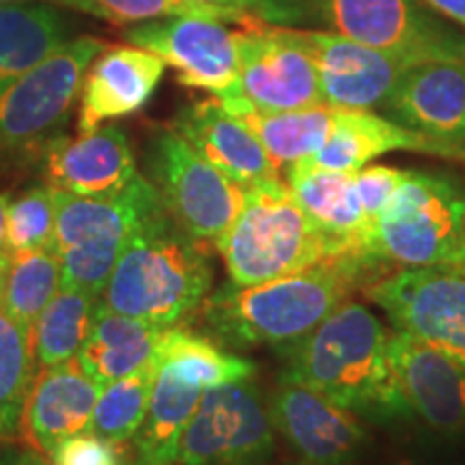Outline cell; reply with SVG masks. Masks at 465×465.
Wrapping results in <instances>:
<instances>
[{
    "label": "cell",
    "instance_id": "obj_3",
    "mask_svg": "<svg viewBox=\"0 0 465 465\" xmlns=\"http://www.w3.org/2000/svg\"><path fill=\"white\" fill-rule=\"evenodd\" d=\"M207 243L196 242L168 213L144 223L116 261L102 304L121 315L173 328L196 312L213 284Z\"/></svg>",
    "mask_w": 465,
    "mask_h": 465
},
{
    "label": "cell",
    "instance_id": "obj_33",
    "mask_svg": "<svg viewBox=\"0 0 465 465\" xmlns=\"http://www.w3.org/2000/svg\"><path fill=\"white\" fill-rule=\"evenodd\" d=\"M75 11H83L93 17H100L110 25H138V22L160 20V17L194 15L216 17L223 22L243 25L252 14H235V11L207 7V5L192 3V0H61Z\"/></svg>",
    "mask_w": 465,
    "mask_h": 465
},
{
    "label": "cell",
    "instance_id": "obj_17",
    "mask_svg": "<svg viewBox=\"0 0 465 465\" xmlns=\"http://www.w3.org/2000/svg\"><path fill=\"white\" fill-rule=\"evenodd\" d=\"M315 58L323 104L334 110H375L410 65L388 52L341 35L302 28Z\"/></svg>",
    "mask_w": 465,
    "mask_h": 465
},
{
    "label": "cell",
    "instance_id": "obj_38",
    "mask_svg": "<svg viewBox=\"0 0 465 465\" xmlns=\"http://www.w3.org/2000/svg\"><path fill=\"white\" fill-rule=\"evenodd\" d=\"M192 3L207 5V7L235 11V14H252L259 17V11L263 7L265 0H192Z\"/></svg>",
    "mask_w": 465,
    "mask_h": 465
},
{
    "label": "cell",
    "instance_id": "obj_10",
    "mask_svg": "<svg viewBox=\"0 0 465 465\" xmlns=\"http://www.w3.org/2000/svg\"><path fill=\"white\" fill-rule=\"evenodd\" d=\"M364 293L386 312L394 332L465 366V270L405 267L369 284Z\"/></svg>",
    "mask_w": 465,
    "mask_h": 465
},
{
    "label": "cell",
    "instance_id": "obj_41",
    "mask_svg": "<svg viewBox=\"0 0 465 465\" xmlns=\"http://www.w3.org/2000/svg\"><path fill=\"white\" fill-rule=\"evenodd\" d=\"M20 465H50V463L48 459L39 455V452L26 450V452H20Z\"/></svg>",
    "mask_w": 465,
    "mask_h": 465
},
{
    "label": "cell",
    "instance_id": "obj_18",
    "mask_svg": "<svg viewBox=\"0 0 465 465\" xmlns=\"http://www.w3.org/2000/svg\"><path fill=\"white\" fill-rule=\"evenodd\" d=\"M100 392V383L84 373L75 358L54 366H37L20 435L31 441V450L50 459L61 441L91 431Z\"/></svg>",
    "mask_w": 465,
    "mask_h": 465
},
{
    "label": "cell",
    "instance_id": "obj_39",
    "mask_svg": "<svg viewBox=\"0 0 465 465\" xmlns=\"http://www.w3.org/2000/svg\"><path fill=\"white\" fill-rule=\"evenodd\" d=\"M7 196L0 194V250H7Z\"/></svg>",
    "mask_w": 465,
    "mask_h": 465
},
{
    "label": "cell",
    "instance_id": "obj_30",
    "mask_svg": "<svg viewBox=\"0 0 465 465\" xmlns=\"http://www.w3.org/2000/svg\"><path fill=\"white\" fill-rule=\"evenodd\" d=\"M63 287L61 261L52 248L11 252L5 278L3 308L15 322L33 328L42 311Z\"/></svg>",
    "mask_w": 465,
    "mask_h": 465
},
{
    "label": "cell",
    "instance_id": "obj_36",
    "mask_svg": "<svg viewBox=\"0 0 465 465\" xmlns=\"http://www.w3.org/2000/svg\"><path fill=\"white\" fill-rule=\"evenodd\" d=\"M50 465H121L119 446L95 431L72 435L56 446Z\"/></svg>",
    "mask_w": 465,
    "mask_h": 465
},
{
    "label": "cell",
    "instance_id": "obj_16",
    "mask_svg": "<svg viewBox=\"0 0 465 465\" xmlns=\"http://www.w3.org/2000/svg\"><path fill=\"white\" fill-rule=\"evenodd\" d=\"M44 183L75 196L106 199L124 192L138 177L125 132L116 125L89 134L52 138L39 153Z\"/></svg>",
    "mask_w": 465,
    "mask_h": 465
},
{
    "label": "cell",
    "instance_id": "obj_27",
    "mask_svg": "<svg viewBox=\"0 0 465 465\" xmlns=\"http://www.w3.org/2000/svg\"><path fill=\"white\" fill-rule=\"evenodd\" d=\"M69 42L65 17L45 3H0V91Z\"/></svg>",
    "mask_w": 465,
    "mask_h": 465
},
{
    "label": "cell",
    "instance_id": "obj_19",
    "mask_svg": "<svg viewBox=\"0 0 465 465\" xmlns=\"http://www.w3.org/2000/svg\"><path fill=\"white\" fill-rule=\"evenodd\" d=\"M381 116L424 136L465 144V65L410 67L381 104Z\"/></svg>",
    "mask_w": 465,
    "mask_h": 465
},
{
    "label": "cell",
    "instance_id": "obj_29",
    "mask_svg": "<svg viewBox=\"0 0 465 465\" xmlns=\"http://www.w3.org/2000/svg\"><path fill=\"white\" fill-rule=\"evenodd\" d=\"M158 360L199 381L201 386H205V391L224 386V383L250 380L254 375V362L237 353L224 351L207 334L188 332L182 325H173L166 330Z\"/></svg>",
    "mask_w": 465,
    "mask_h": 465
},
{
    "label": "cell",
    "instance_id": "obj_20",
    "mask_svg": "<svg viewBox=\"0 0 465 465\" xmlns=\"http://www.w3.org/2000/svg\"><path fill=\"white\" fill-rule=\"evenodd\" d=\"M164 69L166 63L158 54L138 45H106L84 75L78 134H89L104 121L124 119L147 106Z\"/></svg>",
    "mask_w": 465,
    "mask_h": 465
},
{
    "label": "cell",
    "instance_id": "obj_5",
    "mask_svg": "<svg viewBox=\"0 0 465 465\" xmlns=\"http://www.w3.org/2000/svg\"><path fill=\"white\" fill-rule=\"evenodd\" d=\"M213 246L229 282L240 287L298 274L339 257L282 177L248 185L240 213Z\"/></svg>",
    "mask_w": 465,
    "mask_h": 465
},
{
    "label": "cell",
    "instance_id": "obj_40",
    "mask_svg": "<svg viewBox=\"0 0 465 465\" xmlns=\"http://www.w3.org/2000/svg\"><path fill=\"white\" fill-rule=\"evenodd\" d=\"M7 270H9V252L7 250H0V304H3L5 278H7Z\"/></svg>",
    "mask_w": 465,
    "mask_h": 465
},
{
    "label": "cell",
    "instance_id": "obj_22",
    "mask_svg": "<svg viewBox=\"0 0 465 465\" xmlns=\"http://www.w3.org/2000/svg\"><path fill=\"white\" fill-rule=\"evenodd\" d=\"M391 151H416L465 162V144L444 143L394 124L373 110H334V127L323 147L311 155L312 164L328 171L358 173Z\"/></svg>",
    "mask_w": 465,
    "mask_h": 465
},
{
    "label": "cell",
    "instance_id": "obj_24",
    "mask_svg": "<svg viewBox=\"0 0 465 465\" xmlns=\"http://www.w3.org/2000/svg\"><path fill=\"white\" fill-rule=\"evenodd\" d=\"M168 328L134 319L97 306L89 339L78 353V364L100 386H108L158 360V351Z\"/></svg>",
    "mask_w": 465,
    "mask_h": 465
},
{
    "label": "cell",
    "instance_id": "obj_15",
    "mask_svg": "<svg viewBox=\"0 0 465 465\" xmlns=\"http://www.w3.org/2000/svg\"><path fill=\"white\" fill-rule=\"evenodd\" d=\"M388 349L411 422L435 440L465 441V366L394 330Z\"/></svg>",
    "mask_w": 465,
    "mask_h": 465
},
{
    "label": "cell",
    "instance_id": "obj_26",
    "mask_svg": "<svg viewBox=\"0 0 465 465\" xmlns=\"http://www.w3.org/2000/svg\"><path fill=\"white\" fill-rule=\"evenodd\" d=\"M220 102L252 130L281 174L295 162L315 155L334 127V108H330L328 104L272 113V110L250 106L237 97H224Z\"/></svg>",
    "mask_w": 465,
    "mask_h": 465
},
{
    "label": "cell",
    "instance_id": "obj_2",
    "mask_svg": "<svg viewBox=\"0 0 465 465\" xmlns=\"http://www.w3.org/2000/svg\"><path fill=\"white\" fill-rule=\"evenodd\" d=\"M391 334L364 304L342 302L306 339L282 351L281 380L325 394L366 424L411 422L392 369Z\"/></svg>",
    "mask_w": 465,
    "mask_h": 465
},
{
    "label": "cell",
    "instance_id": "obj_32",
    "mask_svg": "<svg viewBox=\"0 0 465 465\" xmlns=\"http://www.w3.org/2000/svg\"><path fill=\"white\" fill-rule=\"evenodd\" d=\"M155 373H158V360L104 386L93 411L91 431L116 446L134 440L147 416Z\"/></svg>",
    "mask_w": 465,
    "mask_h": 465
},
{
    "label": "cell",
    "instance_id": "obj_9",
    "mask_svg": "<svg viewBox=\"0 0 465 465\" xmlns=\"http://www.w3.org/2000/svg\"><path fill=\"white\" fill-rule=\"evenodd\" d=\"M144 166L168 216L196 242L216 243L246 199V188L209 164L174 127L151 134Z\"/></svg>",
    "mask_w": 465,
    "mask_h": 465
},
{
    "label": "cell",
    "instance_id": "obj_37",
    "mask_svg": "<svg viewBox=\"0 0 465 465\" xmlns=\"http://www.w3.org/2000/svg\"><path fill=\"white\" fill-rule=\"evenodd\" d=\"M429 9L444 17V20L452 22L465 28V0H420Z\"/></svg>",
    "mask_w": 465,
    "mask_h": 465
},
{
    "label": "cell",
    "instance_id": "obj_47",
    "mask_svg": "<svg viewBox=\"0 0 465 465\" xmlns=\"http://www.w3.org/2000/svg\"><path fill=\"white\" fill-rule=\"evenodd\" d=\"M54 3H61V0H54Z\"/></svg>",
    "mask_w": 465,
    "mask_h": 465
},
{
    "label": "cell",
    "instance_id": "obj_31",
    "mask_svg": "<svg viewBox=\"0 0 465 465\" xmlns=\"http://www.w3.org/2000/svg\"><path fill=\"white\" fill-rule=\"evenodd\" d=\"M37 373L31 328L0 308V438L20 435L22 414Z\"/></svg>",
    "mask_w": 465,
    "mask_h": 465
},
{
    "label": "cell",
    "instance_id": "obj_14",
    "mask_svg": "<svg viewBox=\"0 0 465 465\" xmlns=\"http://www.w3.org/2000/svg\"><path fill=\"white\" fill-rule=\"evenodd\" d=\"M267 411L274 431L304 465H356L373 441L362 418L302 383L281 380Z\"/></svg>",
    "mask_w": 465,
    "mask_h": 465
},
{
    "label": "cell",
    "instance_id": "obj_25",
    "mask_svg": "<svg viewBox=\"0 0 465 465\" xmlns=\"http://www.w3.org/2000/svg\"><path fill=\"white\" fill-rule=\"evenodd\" d=\"M203 392L205 386L158 360L147 416L132 440V465H177L179 444L201 403Z\"/></svg>",
    "mask_w": 465,
    "mask_h": 465
},
{
    "label": "cell",
    "instance_id": "obj_4",
    "mask_svg": "<svg viewBox=\"0 0 465 465\" xmlns=\"http://www.w3.org/2000/svg\"><path fill=\"white\" fill-rule=\"evenodd\" d=\"M261 20L341 35L407 65L463 63L465 33L420 0H265Z\"/></svg>",
    "mask_w": 465,
    "mask_h": 465
},
{
    "label": "cell",
    "instance_id": "obj_46",
    "mask_svg": "<svg viewBox=\"0 0 465 465\" xmlns=\"http://www.w3.org/2000/svg\"><path fill=\"white\" fill-rule=\"evenodd\" d=\"M0 3H7V0H0Z\"/></svg>",
    "mask_w": 465,
    "mask_h": 465
},
{
    "label": "cell",
    "instance_id": "obj_6",
    "mask_svg": "<svg viewBox=\"0 0 465 465\" xmlns=\"http://www.w3.org/2000/svg\"><path fill=\"white\" fill-rule=\"evenodd\" d=\"M56 226L52 250L61 261L63 287L102 298L125 242L166 209L153 183L138 174L124 192L106 199L56 190Z\"/></svg>",
    "mask_w": 465,
    "mask_h": 465
},
{
    "label": "cell",
    "instance_id": "obj_13",
    "mask_svg": "<svg viewBox=\"0 0 465 465\" xmlns=\"http://www.w3.org/2000/svg\"><path fill=\"white\" fill-rule=\"evenodd\" d=\"M132 45L158 54L177 72L179 84L212 93L235 95L240 84L237 33L216 17L174 15L144 22L125 31Z\"/></svg>",
    "mask_w": 465,
    "mask_h": 465
},
{
    "label": "cell",
    "instance_id": "obj_8",
    "mask_svg": "<svg viewBox=\"0 0 465 465\" xmlns=\"http://www.w3.org/2000/svg\"><path fill=\"white\" fill-rule=\"evenodd\" d=\"M106 48L97 37H75L0 91V160L42 153L61 136L84 75Z\"/></svg>",
    "mask_w": 465,
    "mask_h": 465
},
{
    "label": "cell",
    "instance_id": "obj_12",
    "mask_svg": "<svg viewBox=\"0 0 465 465\" xmlns=\"http://www.w3.org/2000/svg\"><path fill=\"white\" fill-rule=\"evenodd\" d=\"M240 26V84L231 97L272 113L322 106L315 58L302 28L270 25L257 15Z\"/></svg>",
    "mask_w": 465,
    "mask_h": 465
},
{
    "label": "cell",
    "instance_id": "obj_1",
    "mask_svg": "<svg viewBox=\"0 0 465 465\" xmlns=\"http://www.w3.org/2000/svg\"><path fill=\"white\" fill-rule=\"evenodd\" d=\"M388 270L369 254H342L276 281L250 287L226 282L199 308L203 325L218 345H265L282 353L306 339L353 291L388 276Z\"/></svg>",
    "mask_w": 465,
    "mask_h": 465
},
{
    "label": "cell",
    "instance_id": "obj_23",
    "mask_svg": "<svg viewBox=\"0 0 465 465\" xmlns=\"http://www.w3.org/2000/svg\"><path fill=\"white\" fill-rule=\"evenodd\" d=\"M282 179L306 216L332 242L339 257L366 254L364 240L369 224L358 199L356 173L328 171L306 158L289 166Z\"/></svg>",
    "mask_w": 465,
    "mask_h": 465
},
{
    "label": "cell",
    "instance_id": "obj_45",
    "mask_svg": "<svg viewBox=\"0 0 465 465\" xmlns=\"http://www.w3.org/2000/svg\"><path fill=\"white\" fill-rule=\"evenodd\" d=\"M282 465H304V463H300V461H287V463H282Z\"/></svg>",
    "mask_w": 465,
    "mask_h": 465
},
{
    "label": "cell",
    "instance_id": "obj_28",
    "mask_svg": "<svg viewBox=\"0 0 465 465\" xmlns=\"http://www.w3.org/2000/svg\"><path fill=\"white\" fill-rule=\"evenodd\" d=\"M100 298L86 291L61 287L31 328L37 366H54L78 358L95 322Z\"/></svg>",
    "mask_w": 465,
    "mask_h": 465
},
{
    "label": "cell",
    "instance_id": "obj_44",
    "mask_svg": "<svg viewBox=\"0 0 465 465\" xmlns=\"http://www.w3.org/2000/svg\"><path fill=\"white\" fill-rule=\"evenodd\" d=\"M383 465H441V463H429V461H414V459H407V461H392Z\"/></svg>",
    "mask_w": 465,
    "mask_h": 465
},
{
    "label": "cell",
    "instance_id": "obj_42",
    "mask_svg": "<svg viewBox=\"0 0 465 465\" xmlns=\"http://www.w3.org/2000/svg\"><path fill=\"white\" fill-rule=\"evenodd\" d=\"M450 265L459 267V270H465V223H463V229H461V240H459L455 259H452Z\"/></svg>",
    "mask_w": 465,
    "mask_h": 465
},
{
    "label": "cell",
    "instance_id": "obj_43",
    "mask_svg": "<svg viewBox=\"0 0 465 465\" xmlns=\"http://www.w3.org/2000/svg\"><path fill=\"white\" fill-rule=\"evenodd\" d=\"M0 465H20V452H7V455H0Z\"/></svg>",
    "mask_w": 465,
    "mask_h": 465
},
{
    "label": "cell",
    "instance_id": "obj_34",
    "mask_svg": "<svg viewBox=\"0 0 465 465\" xmlns=\"http://www.w3.org/2000/svg\"><path fill=\"white\" fill-rule=\"evenodd\" d=\"M54 226V188L42 183L25 190L14 201H9L7 207V252L52 248Z\"/></svg>",
    "mask_w": 465,
    "mask_h": 465
},
{
    "label": "cell",
    "instance_id": "obj_35",
    "mask_svg": "<svg viewBox=\"0 0 465 465\" xmlns=\"http://www.w3.org/2000/svg\"><path fill=\"white\" fill-rule=\"evenodd\" d=\"M407 171H401V168L394 166H369L360 168L356 173V190L360 205H362V213L366 224H375V220L380 218V213L386 209L388 203L394 196V192L405 179ZM369 235V232H366ZM366 242V240H364Z\"/></svg>",
    "mask_w": 465,
    "mask_h": 465
},
{
    "label": "cell",
    "instance_id": "obj_11",
    "mask_svg": "<svg viewBox=\"0 0 465 465\" xmlns=\"http://www.w3.org/2000/svg\"><path fill=\"white\" fill-rule=\"evenodd\" d=\"M276 431L250 380L207 388L179 444L177 465H270Z\"/></svg>",
    "mask_w": 465,
    "mask_h": 465
},
{
    "label": "cell",
    "instance_id": "obj_7",
    "mask_svg": "<svg viewBox=\"0 0 465 465\" xmlns=\"http://www.w3.org/2000/svg\"><path fill=\"white\" fill-rule=\"evenodd\" d=\"M465 223V188L452 177L407 171L371 226L364 252L388 267L450 265Z\"/></svg>",
    "mask_w": 465,
    "mask_h": 465
},
{
    "label": "cell",
    "instance_id": "obj_21",
    "mask_svg": "<svg viewBox=\"0 0 465 465\" xmlns=\"http://www.w3.org/2000/svg\"><path fill=\"white\" fill-rule=\"evenodd\" d=\"M173 127L196 153L243 188L282 177L252 130L231 114L218 97L185 106Z\"/></svg>",
    "mask_w": 465,
    "mask_h": 465
}]
</instances>
